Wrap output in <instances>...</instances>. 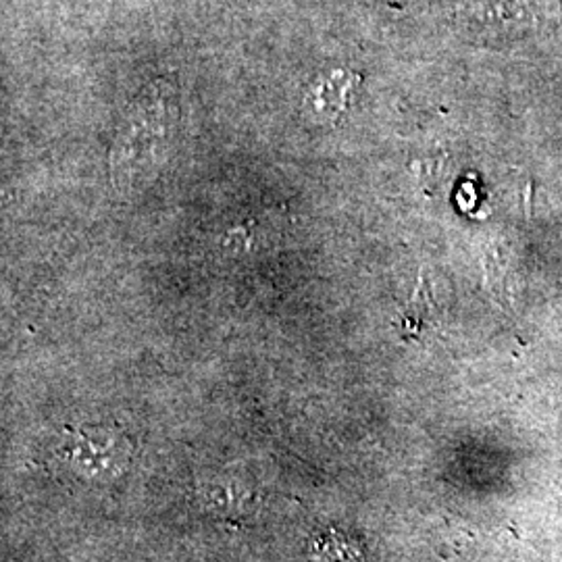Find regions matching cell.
Wrapping results in <instances>:
<instances>
[{
  "label": "cell",
  "instance_id": "1",
  "mask_svg": "<svg viewBox=\"0 0 562 562\" xmlns=\"http://www.w3.org/2000/svg\"><path fill=\"white\" fill-rule=\"evenodd\" d=\"M180 106L173 90L153 83L130 106L111 153V173L117 188L140 186L159 169L173 146Z\"/></svg>",
  "mask_w": 562,
  "mask_h": 562
},
{
  "label": "cell",
  "instance_id": "2",
  "mask_svg": "<svg viewBox=\"0 0 562 562\" xmlns=\"http://www.w3.org/2000/svg\"><path fill=\"white\" fill-rule=\"evenodd\" d=\"M359 86V78L348 71H331L315 81L306 94V109L319 120H338L348 109Z\"/></svg>",
  "mask_w": 562,
  "mask_h": 562
}]
</instances>
